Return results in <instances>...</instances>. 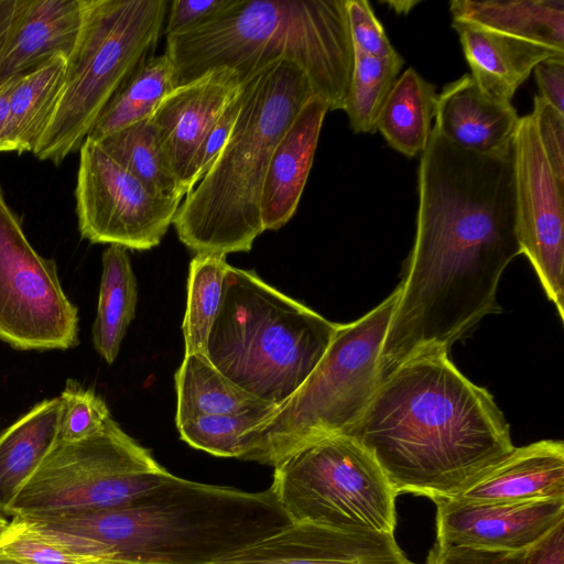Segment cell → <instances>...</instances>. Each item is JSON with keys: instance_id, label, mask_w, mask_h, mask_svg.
I'll return each instance as SVG.
<instances>
[{"instance_id": "obj_21", "label": "cell", "mask_w": 564, "mask_h": 564, "mask_svg": "<svg viewBox=\"0 0 564 564\" xmlns=\"http://www.w3.org/2000/svg\"><path fill=\"white\" fill-rule=\"evenodd\" d=\"M61 413L59 397L45 399L0 433L1 513L56 443Z\"/></svg>"}, {"instance_id": "obj_29", "label": "cell", "mask_w": 564, "mask_h": 564, "mask_svg": "<svg viewBox=\"0 0 564 564\" xmlns=\"http://www.w3.org/2000/svg\"><path fill=\"white\" fill-rule=\"evenodd\" d=\"M228 265L226 256L210 253H197L189 263L182 325L185 354L206 355L210 328L223 299Z\"/></svg>"}, {"instance_id": "obj_27", "label": "cell", "mask_w": 564, "mask_h": 564, "mask_svg": "<svg viewBox=\"0 0 564 564\" xmlns=\"http://www.w3.org/2000/svg\"><path fill=\"white\" fill-rule=\"evenodd\" d=\"M96 141L153 195L178 199L186 196L151 117Z\"/></svg>"}, {"instance_id": "obj_2", "label": "cell", "mask_w": 564, "mask_h": 564, "mask_svg": "<svg viewBox=\"0 0 564 564\" xmlns=\"http://www.w3.org/2000/svg\"><path fill=\"white\" fill-rule=\"evenodd\" d=\"M11 522L93 564H214L291 523L270 488L249 492L175 475L120 507Z\"/></svg>"}, {"instance_id": "obj_16", "label": "cell", "mask_w": 564, "mask_h": 564, "mask_svg": "<svg viewBox=\"0 0 564 564\" xmlns=\"http://www.w3.org/2000/svg\"><path fill=\"white\" fill-rule=\"evenodd\" d=\"M326 101L313 95L275 145L264 176L260 214L263 230L282 228L295 214L318 143Z\"/></svg>"}, {"instance_id": "obj_44", "label": "cell", "mask_w": 564, "mask_h": 564, "mask_svg": "<svg viewBox=\"0 0 564 564\" xmlns=\"http://www.w3.org/2000/svg\"><path fill=\"white\" fill-rule=\"evenodd\" d=\"M10 521L4 517L3 513L0 512V535L3 533V531L9 525Z\"/></svg>"}, {"instance_id": "obj_36", "label": "cell", "mask_w": 564, "mask_h": 564, "mask_svg": "<svg viewBox=\"0 0 564 564\" xmlns=\"http://www.w3.org/2000/svg\"><path fill=\"white\" fill-rule=\"evenodd\" d=\"M531 116L547 162L557 182L564 186V113L536 95Z\"/></svg>"}, {"instance_id": "obj_3", "label": "cell", "mask_w": 564, "mask_h": 564, "mask_svg": "<svg viewBox=\"0 0 564 564\" xmlns=\"http://www.w3.org/2000/svg\"><path fill=\"white\" fill-rule=\"evenodd\" d=\"M176 86L229 67L241 83L286 59L329 110H343L354 66L344 0H226L203 22L166 35Z\"/></svg>"}, {"instance_id": "obj_13", "label": "cell", "mask_w": 564, "mask_h": 564, "mask_svg": "<svg viewBox=\"0 0 564 564\" xmlns=\"http://www.w3.org/2000/svg\"><path fill=\"white\" fill-rule=\"evenodd\" d=\"M436 505V542L494 552H521L564 520V499L477 502L446 499Z\"/></svg>"}, {"instance_id": "obj_12", "label": "cell", "mask_w": 564, "mask_h": 564, "mask_svg": "<svg viewBox=\"0 0 564 564\" xmlns=\"http://www.w3.org/2000/svg\"><path fill=\"white\" fill-rule=\"evenodd\" d=\"M516 226L521 253L564 319V186L552 171L530 115L512 140Z\"/></svg>"}, {"instance_id": "obj_19", "label": "cell", "mask_w": 564, "mask_h": 564, "mask_svg": "<svg viewBox=\"0 0 564 564\" xmlns=\"http://www.w3.org/2000/svg\"><path fill=\"white\" fill-rule=\"evenodd\" d=\"M452 499L477 502L564 499V443L543 440L516 447Z\"/></svg>"}, {"instance_id": "obj_38", "label": "cell", "mask_w": 564, "mask_h": 564, "mask_svg": "<svg viewBox=\"0 0 564 564\" xmlns=\"http://www.w3.org/2000/svg\"><path fill=\"white\" fill-rule=\"evenodd\" d=\"M226 0H174L171 1L164 35L189 29L203 22L225 4Z\"/></svg>"}, {"instance_id": "obj_40", "label": "cell", "mask_w": 564, "mask_h": 564, "mask_svg": "<svg viewBox=\"0 0 564 564\" xmlns=\"http://www.w3.org/2000/svg\"><path fill=\"white\" fill-rule=\"evenodd\" d=\"M520 564H564V520L527 549Z\"/></svg>"}, {"instance_id": "obj_25", "label": "cell", "mask_w": 564, "mask_h": 564, "mask_svg": "<svg viewBox=\"0 0 564 564\" xmlns=\"http://www.w3.org/2000/svg\"><path fill=\"white\" fill-rule=\"evenodd\" d=\"M437 96L435 86L409 67L390 91L377 131L400 153L411 158L421 154L431 135Z\"/></svg>"}, {"instance_id": "obj_18", "label": "cell", "mask_w": 564, "mask_h": 564, "mask_svg": "<svg viewBox=\"0 0 564 564\" xmlns=\"http://www.w3.org/2000/svg\"><path fill=\"white\" fill-rule=\"evenodd\" d=\"M434 118V128L444 138L476 153L509 148L520 119L511 102L485 95L470 74L444 86Z\"/></svg>"}, {"instance_id": "obj_9", "label": "cell", "mask_w": 564, "mask_h": 564, "mask_svg": "<svg viewBox=\"0 0 564 564\" xmlns=\"http://www.w3.org/2000/svg\"><path fill=\"white\" fill-rule=\"evenodd\" d=\"M173 477L109 416L95 434L56 441L7 514H64L123 506Z\"/></svg>"}, {"instance_id": "obj_6", "label": "cell", "mask_w": 564, "mask_h": 564, "mask_svg": "<svg viewBox=\"0 0 564 564\" xmlns=\"http://www.w3.org/2000/svg\"><path fill=\"white\" fill-rule=\"evenodd\" d=\"M398 296L399 288L361 318L337 324L304 383L245 435L239 459L274 467L313 441L348 433L381 382L380 354Z\"/></svg>"}, {"instance_id": "obj_15", "label": "cell", "mask_w": 564, "mask_h": 564, "mask_svg": "<svg viewBox=\"0 0 564 564\" xmlns=\"http://www.w3.org/2000/svg\"><path fill=\"white\" fill-rule=\"evenodd\" d=\"M241 87L236 70L214 68L176 86L152 113L151 120L186 195L188 166L198 144Z\"/></svg>"}, {"instance_id": "obj_41", "label": "cell", "mask_w": 564, "mask_h": 564, "mask_svg": "<svg viewBox=\"0 0 564 564\" xmlns=\"http://www.w3.org/2000/svg\"><path fill=\"white\" fill-rule=\"evenodd\" d=\"M18 6L19 0H0V63L14 24Z\"/></svg>"}, {"instance_id": "obj_5", "label": "cell", "mask_w": 564, "mask_h": 564, "mask_svg": "<svg viewBox=\"0 0 564 564\" xmlns=\"http://www.w3.org/2000/svg\"><path fill=\"white\" fill-rule=\"evenodd\" d=\"M336 328L254 271L228 265L206 356L237 386L280 406L317 366Z\"/></svg>"}, {"instance_id": "obj_26", "label": "cell", "mask_w": 564, "mask_h": 564, "mask_svg": "<svg viewBox=\"0 0 564 564\" xmlns=\"http://www.w3.org/2000/svg\"><path fill=\"white\" fill-rule=\"evenodd\" d=\"M127 250L109 245L101 257L99 299L91 334L96 351L109 365L118 356L138 302L137 278Z\"/></svg>"}, {"instance_id": "obj_23", "label": "cell", "mask_w": 564, "mask_h": 564, "mask_svg": "<svg viewBox=\"0 0 564 564\" xmlns=\"http://www.w3.org/2000/svg\"><path fill=\"white\" fill-rule=\"evenodd\" d=\"M66 67L67 58L55 56L18 79L3 135L8 151L35 150L55 112Z\"/></svg>"}, {"instance_id": "obj_1", "label": "cell", "mask_w": 564, "mask_h": 564, "mask_svg": "<svg viewBox=\"0 0 564 564\" xmlns=\"http://www.w3.org/2000/svg\"><path fill=\"white\" fill-rule=\"evenodd\" d=\"M448 352L423 350L399 364L345 434L373 456L397 495L455 498L516 448L491 394Z\"/></svg>"}, {"instance_id": "obj_24", "label": "cell", "mask_w": 564, "mask_h": 564, "mask_svg": "<svg viewBox=\"0 0 564 564\" xmlns=\"http://www.w3.org/2000/svg\"><path fill=\"white\" fill-rule=\"evenodd\" d=\"M174 379L176 427L202 416L238 414L274 405L237 386L203 354H185Z\"/></svg>"}, {"instance_id": "obj_42", "label": "cell", "mask_w": 564, "mask_h": 564, "mask_svg": "<svg viewBox=\"0 0 564 564\" xmlns=\"http://www.w3.org/2000/svg\"><path fill=\"white\" fill-rule=\"evenodd\" d=\"M19 77H13L0 85V152L8 151L3 142V135L10 110V99Z\"/></svg>"}, {"instance_id": "obj_20", "label": "cell", "mask_w": 564, "mask_h": 564, "mask_svg": "<svg viewBox=\"0 0 564 564\" xmlns=\"http://www.w3.org/2000/svg\"><path fill=\"white\" fill-rule=\"evenodd\" d=\"M470 76L488 97L511 102V99L534 67L550 58H564L554 48L495 32L476 24L453 20Z\"/></svg>"}, {"instance_id": "obj_11", "label": "cell", "mask_w": 564, "mask_h": 564, "mask_svg": "<svg viewBox=\"0 0 564 564\" xmlns=\"http://www.w3.org/2000/svg\"><path fill=\"white\" fill-rule=\"evenodd\" d=\"M75 198L83 238L133 250L156 247L183 200L150 193L90 138L79 149Z\"/></svg>"}, {"instance_id": "obj_32", "label": "cell", "mask_w": 564, "mask_h": 564, "mask_svg": "<svg viewBox=\"0 0 564 564\" xmlns=\"http://www.w3.org/2000/svg\"><path fill=\"white\" fill-rule=\"evenodd\" d=\"M62 413L57 441L77 442L98 432L111 416L106 402L93 390L68 379L58 395Z\"/></svg>"}, {"instance_id": "obj_43", "label": "cell", "mask_w": 564, "mask_h": 564, "mask_svg": "<svg viewBox=\"0 0 564 564\" xmlns=\"http://www.w3.org/2000/svg\"><path fill=\"white\" fill-rule=\"evenodd\" d=\"M383 3L388 4L397 13L406 14V13H409V11L413 7H415L417 3H420V1H411V0L401 1V0H398V1H383Z\"/></svg>"}, {"instance_id": "obj_31", "label": "cell", "mask_w": 564, "mask_h": 564, "mask_svg": "<svg viewBox=\"0 0 564 564\" xmlns=\"http://www.w3.org/2000/svg\"><path fill=\"white\" fill-rule=\"evenodd\" d=\"M279 408L268 405L238 414L202 416L177 426L189 446L218 457L239 458L245 435L267 421Z\"/></svg>"}, {"instance_id": "obj_37", "label": "cell", "mask_w": 564, "mask_h": 564, "mask_svg": "<svg viewBox=\"0 0 564 564\" xmlns=\"http://www.w3.org/2000/svg\"><path fill=\"white\" fill-rule=\"evenodd\" d=\"M524 551L494 552L435 543L426 564H520Z\"/></svg>"}, {"instance_id": "obj_17", "label": "cell", "mask_w": 564, "mask_h": 564, "mask_svg": "<svg viewBox=\"0 0 564 564\" xmlns=\"http://www.w3.org/2000/svg\"><path fill=\"white\" fill-rule=\"evenodd\" d=\"M86 0H19L0 63V85L55 56L68 58L80 34Z\"/></svg>"}, {"instance_id": "obj_35", "label": "cell", "mask_w": 564, "mask_h": 564, "mask_svg": "<svg viewBox=\"0 0 564 564\" xmlns=\"http://www.w3.org/2000/svg\"><path fill=\"white\" fill-rule=\"evenodd\" d=\"M241 90L209 128L198 144L188 166L187 194L206 174L228 141L241 108Z\"/></svg>"}, {"instance_id": "obj_8", "label": "cell", "mask_w": 564, "mask_h": 564, "mask_svg": "<svg viewBox=\"0 0 564 564\" xmlns=\"http://www.w3.org/2000/svg\"><path fill=\"white\" fill-rule=\"evenodd\" d=\"M291 523L394 533L397 492L354 437L313 441L274 466L270 487Z\"/></svg>"}, {"instance_id": "obj_14", "label": "cell", "mask_w": 564, "mask_h": 564, "mask_svg": "<svg viewBox=\"0 0 564 564\" xmlns=\"http://www.w3.org/2000/svg\"><path fill=\"white\" fill-rule=\"evenodd\" d=\"M214 564H417L394 533L290 523Z\"/></svg>"}, {"instance_id": "obj_28", "label": "cell", "mask_w": 564, "mask_h": 564, "mask_svg": "<svg viewBox=\"0 0 564 564\" xmlns=\"http://www.w3.org/2000/svg\"><path fill=\"white\" fill-rule=\"evenodd\" d=\"M175 87L174 67L167 54L149 57L112 96L87 138L99 140L151 117Z\"/></svg>"}, {"instance_id": "obj_10", "label": "cell", "mask_w": 564, "mask_h": 564, "mask_svg": "<svg viewBox=\"0 0 564 564\" xmlns=\"http://www.w3.org/2000/svg\"><path fill=\"white\" fill-rule=\"evenodd\" d=\"M77 307L52 259L39 254L0 185V340L20 350L78 345Z\"/></svg>"}, {"instance_id": "obj_22", "label": "cell", "mask_w": 564, "mask_h": 564, "mask_svg": "<svg viewBox=\"0 0 564 564\" xmlns=\"http://www.w3.org/2000/svg\"><path fill=\"white\" fill-rule=\"evenodd\" d=\"M453 20L466 21L564 53V1L453 0Z\"/></svg>"}, {"instance_id": "obj_30", "label": "cell", "mask_w": 564, "mask_h": 564, "mask_svg": "<svg viewBox=\"0 0 564 564\" xmlns=\"http://www.w3.org/2000/svg\"><path fill=\"white\" fill-rule=\"evenodd\" d=\"M403 64L404 59L398 52L386 57L354 52V66L343 110L355 133L377 132L379 113Z\"/></svg>"}, {"instance_id": "obj_39", "label": "cell", "mask_w": 564, "mask_h": 564, "mask_svg": "<svg viewBox=\"0 0 564 564\" xmlns=\"http://www.w3.org/2000/svg\"><path fill=\"white\" fill-rule=\"evenodd\" d=\"M540 97L564 113V58H550L534 69Z\"/></svg>"}, {"instance_id": "obj_45", "label": "cell", "mask_w": 564, "mask_h": 564, "mask_svg": "<svg viewBox=\"0 0 564 564\" xmlns=\"http://www.w3.org/2000/svg\"><path fill=\"white\" fill-rule=\"evenodd\" d=\"M0 564H24V563L12 560V558H7V557L0 556Z\"/></svg>"}, {"instance_id": "obj_7", "label": "cell", "mask_w": 564, "mask_h": 564, "mask_svg": "<svg viewBox=\"0 0 564 564\" xmlns=\"http://www.w3.org/2000/svg\"><path fill=\"white\" fill-rule=\"evenodd\" d=\"M169 0H86L55 112L33 151L55 164L79 151L100 113L162 35Z\"/></svg>"}, {"instance_id": "obj_33", "label": "cell", "mask_w": 564, "mask_h": 564, "mask_svg": "<svg viewBox=\"0 0 564 564\" xmlns=\"http://www.w3.org/2000/svg\"><path fill=\"white\" fill-rule=\"evenodd\" d=\"M0 556L24 564H93L28 534L11 521L0 535Z\"/></svg>"}, {"instance_id": "obj_34", "label": "cell", "mask_w": 564, "mask_h": 564, "mask_svg": "<svg viewBox=\"0 0 564 564\" xmlns=\"http://www.w3.org/2000/svg\"><path fill=\"white\" fill-rule=\"evenodd\" d=\"M344 1L355 53L373 57H386L397 52L368 1Z\"/></svg>"}, {"instance_id": "obj_4", "label": "cell", "mask_w": 564, "mask_h": 564, "mask_svg": "<svg viewBox=\"0 0 564 564\" xmlns=\"http://www.w3.org/2000/svg\"><path fill=\"white\" fill-rule=\"evenodd\" d=\"M315 95L305 72L280 59L242 82L241 108L225 147L184 197L173 225L193 252H248L262 234L264 176L280 138Z\"/></svg>"}]
</instances>
